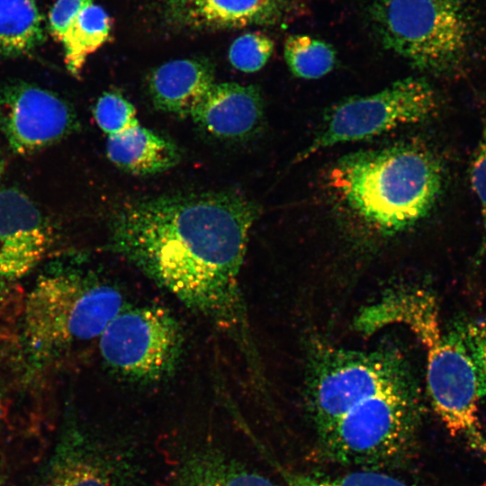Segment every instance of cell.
I'll use <instances>...</instances> for the list:
<instances>
[{"instance_id": "cell-1", "label": "cell", "mask_w": 486, "mask_h": 486, "mask_svg": "<svg viewBox=\"0 0 486 486\" xmlns=\"http://www.w3.org/2000/svg\"><path fill=\"white\" fill-rule=\"evenodd\" d=\"M258 206L236 192L130 201L110 220L109 245L249 353L239 274Z\"/></svg>"}, {"instance_id": "cell-2", "label": "cell", "mask_w": 486, "mask_h": 486, "mask_svg": "<svg viewBox=\"0 0 486 486\" xmlns=\"http://www.w3.org/2000/svg\"><path fill=\"white\" fill-rule=\"evenodd\" d=\"M394 323L409 328L426 348L427 386L440 420L486 461V436L478 417L483 391L464 328L445 330L436 299L418 289L389 293L357 319L365 332Z\"/></svg>"}, {"instance_id": "cell-3", "label": "cell", "mask_w": 486, "mask_h": 486, "mask_svg": "<svg viewBox=\"0 0 486 486\" xmlns=\"http://www.w3.org/2000/svg\"><path fill=\"white\" fill-rule=\"evenodd\" d=\"M444 179L443 164L431 149L402 143L342 157L329 184L358 216L382 230L396 231L430 212Z\"/></svg>"}, {"instance_id": "cell-4", "label": "cell", "mask_w": 486, "mask_h": 486, "mask_svg": "<svg viewBox=\"0 0 486 486\" xmlns=\"http://www.w3.org/2000/svg\"><path fill=\"white\" fill-rule=\"evenodd\" d=\"M123 307L121 292L92 274L59 268L40 274L22 313V338L31 359L44 364L99 337Z\"/></svg>"}, {"instance_id": "cell-5", "label": "cell", "mask_w": 486, "mask_h": 486, "mask_svg": "<svg viewBox=\"0 0 486 486\" xmlns=\"http://www.w3.org/2000/svg\"><path fill=\"white\" fill-rule=\"evenodd\" d=\"M368 24L384 49L434 75L463 63L472 36L464 0H369Z\"/></svg>"}, {"instance_id": "cell-6", "label": "cell", "mask_w": 486, "mask_h": 486, "mask_svg": "<svg viewBox=\"0 0 486 486\" xmlns=\"http://www.w3.org/2000/svg\"><path fill=\"white\" fill-rule=\"evenodd\" d=\"M413 385L409 365L395 349L317 347L306 385L307 407L315 432L322 431L363 400Z\"/></svg>"}, {"instance_id": "cell-7", "label": "cell", "mask_w": 486, "mask_h": 486, "mask_svg": "<svg viewBox=\"0 0 486 486\" xmlns=\"http://www.w3.org/2000/svg\"><path fill=\"white\" fill-rule=\"evenodd\" d=\"M103 361L125 381L148 384L170 378L179 366L184 336L162 307L124 306L99 336Z\"/></svg>"}, {"instance_id": "cell-8", "label": "cell", "mask_w": 486, "mask_h": 486, "mask_svg": "<svg viewBox=\"0 0 486 486\" xmlns=\"http://www.w3.org/2000/svg\"><path fill=\"white\" fill-rule=\"evenodd\" d=\"M437 106L434 88L419 77L398 80L375 94L351 96L332 108L311 143L293 162L337 144L369 139L424 122L436 112Z\"/></svg>"}, {"instance_id": "cell-9", "label": "cell", "mask_w": 486, "mask_h": 486, "mask_svg": "<svg viewBox=\"0 0 486 486\" xmlns=\"http://www.w3.org/2000/svg\"><path fill=\"white\" fill-rule=\"evenodd\" d=\"M76 126L71 105L56 93L29 83L0 85V131L14 153L40 150Z\"/></svg>"}, {"instance_id": "cell-10", "label": "cell", "mask_w": 486, "mask_h": 486, "mask_svg": "<svg viewBox=\"0 0 486 486\" xmlns=\"http://www.w3.org/2000/svg\"><path fill=\"white\" fill-rule=\"evenodd\" d=\"M171 28L212 32L289 22L302 11V0H153Z\"/></svg>"}, {"instance_id": "cell-11", "label": "cell", "mask_w": 486, "mask_h": 486, "mask_svg": "<svg viewBox=\"0 0 486 486\" xmlns=\"http://www.w3.org/2000/svg\"><path fill=\"white\" fill-rule=\"evenodd\" d=\"M52 243V229L34 202L16 188L0 189V277L27 274Z\"/></svg>"}, {"instance_id": "cell-12", "label": "cell", "mask_w": 486, "mask_h": 486, "mask_svg": "<svg viewBox=\"0 0 486 486\" xmlns=\"http://www.w3.org/2000/svg\"><path fill=\"white\" fill-rule=\"evenodd\" d=\"M264 103L255 86L234 82L214 83L190 117L213 137L239 140L257 130Z\"/></svg>"}, {"instance_id": "cell-13", "label": "cell", "mask_w": 486, "mask_h": 486, "mask_svg": "<svg viewBox=\"0 0 486 486\" xmlns=\"http://www.w3.org/2000/svg\"><path fill=\"white\" fill-rule=\"evenodd\" d=\"M213 84L212 64L192 58L171 60L159 66L150 74L148 86L157 110L186 117Z\"/></svg>"}, {"instance_id": "cell-14", "label": "cell", "mask_w": 486, "mask_h": 486, "mask_svg": "<svg viewBox=\"0 0 486 486\" xmlns=\"http://www.w3.org/2000/svg\"><path fill=\"white\" fill-rule=\"evenodd\" d=\"M171 486H278L229 453L202 446L187 450L174 472Z\"/></svg>"}, {"instance_id": "cell-15", "label": "cell", "mask_w": 486, "mask_h": 486, "mask_svg": "<svg viewBox=\"0 0 486 486\" xmlns=\"http://www.w3.org/2000/svg\"><path fill=\"white\" fill-rule=\"evenodd\" d=\"M106 153L116 166L139 176L166 171L181 158L174 141L140 124L108 136Z\"/></svg>"}, {"instance_id": "cell-16", "label": "cell", "mask_w": 486, "mask_h": 486, "mask_svg": "<svg viewBox=\"0 0 486 486\" xmlns=\"http://www.w3.org/2000/svg\"><path fill=\"white\" fill-rule=\"evenodd\" d=\"M87 446L64 449L40 486H122L117 461Z\"/></svg>"}, {"instance_id": "cell-17", "label": "cell", "mask_w": 486, "mask_h": 486, "mask_svg": "<svg viewBox=\"0 0 486 486\" xmlns=\"http://www.w3.org/2000/svg\"><path fill=\"white\" fill-rule=\"evenodd\" d=\"M45 39L33 0H0V58L32 53Z\"/></svg>"}, {"instance_id": "cell-18", "label": "cell", "mask_w": 486, "mask_h": 486, "mask_svg": "<svg viewBox=\"0 0 486 486\" xmlns=\"http://www.w3.org/2000/svg\"><path fill=\"white\" fill-rule=\"evenodd\" d=\"M111 28V18L102 6L92 3L80 12L60 40L73 76L80 75L87 57L108 40Z\"/></svg>"}, {"instance_id": "cell-19", "label": "cell", "mask_w": 486, "mask_h": 486, "mask_svg": "<svg viewBox=\"0 0 486 486\" xmlns=\"http://www.w3.org/2000/svg\"><path fill=\"white\" fill-rule=\"evenodd\" d=\"M284 57L292 75L303 79H317L328 74L337 62L336 50L329 43L302 34L286 38Z\"/></svg>"}, {"instance_id": "cell-20", "label": "cell", "mask_w": 486, "mask_h": 486, "mask_svg": "<svg viewBox=\"0 0 486 486\" xmlns=\"http://www.w3.org/2000/svg\"><path fill=\"white\" fill-rule=\"evenodd\" d=\"M288 486H417L387 473L358 471L335 477L313 476L278 466Z\"/></svg>"}, {"instance_id": "cell-21", "label": "cell", "mask_w": 486, "mask_h": 486, "mask_svg": "<svg viewBox=\"0 0 486 486\" xmlns=\"http://www.w3.org/2000/svg\"><path fill=\"white\" fill-rule=\"evenodd\" d=\"M274 43L259 32L238 36L229 49V60L238 70L254 73L260 70L273 54Z\"/></svg>"}, {"instance_id": "cell-22", "label": "cell", "mask_w": 486, "mask_h": 486, "mask_svg": "<svg viewBox=\"0 0 486 486\" xmlns=\"http://www.w3.org/2000/svg\"><path fill=\"white\" fill-rule=\"evenodd\" d=\"M96 123L103 131L115 135L139 123L134 106L117 93H104L94 108Z\"/></svg>"}, {"instance_id": "cell-23", "label": "cell", "mask_w": 486, "mask_h": 486, "mask_svg": "<svg viewBox=\"0 0 486 486\" xmlns=\"http://www.w3.org/2000/svg\"><path fill=\"white\" fill-rule=\"evenodd\" d=\"M470 183L480 204L482 238L479 256L486 253V117L482 122V128L479 141L470 164Z\"/></svg>"}, {"instance_id": "cell-24", "label": "cell", "mask_w": 486, "mask_h": 486, "mask_svg": "<svg viewBox=\"0 0 486 486\" xmlns=\"http://www.w3.org/2000/svg\"><path fill=\"white\" fill-rule=\"evenodd\" d=\"M94 0H57L49 14V28L58 41L80 12Z\"/></svg>"}, {"instance_id": "cell-25", "label": "cell", "mask_w": 486, "mask_h": 486, "mask_svg": "<svg viewBox=\"0 0 486 486\" xmlns=\"http://www.w3.org/2000/svg\"><path fill=\"white\" fill-rule=\"evenodd\" d=\"M464 328L479 370L482 391L486 392V320L471 322Z\"/></svg>"}, {"instance_id": "cell-26", "label": "cell", "mask_w": 486, "mask_h": 486, "mask_svg": "<svg viewBox=\"0 0 486 486\" xmlns=\"http://www.w3.org/2000/svg\"><path fill=\"white\" fill-rule=\"evenodd\" d=\"M10 280L0 277V307L4 306L7 300L10 299L12 292H14Z\"/></svg>"}, {"instance_id": "cell-27", "label": "cell", "mask_w": 486, "mask_h": 486, "mask_svg": "<svg viewBox=\"0 0 486 486\" xmlns=\"http://www.w3.org/2000/svg\"><path fill=\"white\" fill-rule=\"evenodd\" d=\"M4 169H5V160L2 153L0 152V181L3 177Z\"/></svg>"}]
</instances>
